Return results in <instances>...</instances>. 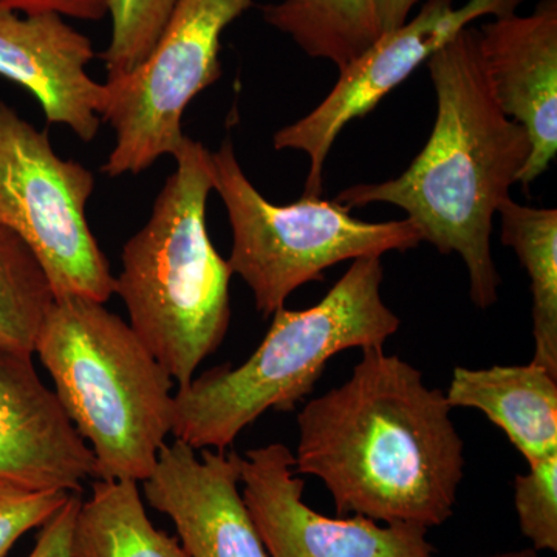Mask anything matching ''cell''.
I'll return each instance as SVG.
<instances>
[{"instance_id": "obj_1", "label": "cell", "mask_w": 557, "mask_h": 557, "mask_svg": "<svg viewBox=\"0 0 557 557\" xmlns=\"http://www.w3.org/2000/svg\"><path fill=\"white\" fill-rule=\"evenodd\" d=\"M450 410L405 359L362 348L350 379L300 410L296 474L321 480L338 516L443 525L465 475Z\"/></svg>"}, {"instance_id": "obj_2", "label": "cell", "mask_w": 557, "mask_h": 557, "mask_svg": "<svg viewBox=\"0 0 557 557\" xmlns=\"http://www.w3.org/2000/svg\"><path fill=\"white\" fill-rule=\"evenodd\" d=\"M437 119L424 149L399 177L344 189L348 209L391 203L443 255L458 252L471 299L486 310L497 302L498 276L491 234L531 153L527 131L498 108L480 51L478 28H463L429 58Z\"/></svg>"}, {"instance_id": "obj_3", "label": "cell", "mask_w": 557, "mask_h": 557, "mask_svg": "<svg viewBox=\"0 0 557 557\" xmlns=\"http://www.w3.org/2000/svg\"><path fill=\"white\" fill-rule=\"evenodd\" d=\"M146 225L126 242L113 295L178 387L196 375L230 327L228 260L209 239L211 152L185 137Z\"/></svg>"}, {"instance_id": "obj_4", "label": "cell", "mask_w": 557, "mask_h": 557, "mask_svg": "<svg viewBox=\"0 0 557 557\" xmlns=\"http://www.w3.org/2000/svg\"><path fill=\"white\" fill-rule=\"evenodd\" d=\"M383 278L381 258L364 256L317 306L277 310L244 364L220 366L178 387L175 438L196 450H226L270 409L293 410L309 397L335 355L383 347L401 325L381 296Z\"/></svg>"}, {"instance_id": "obj_5", "label": "cell", "mask_w": 557, "mask_h": 557, "mask_svg": "<svg viewBox=\"0 0 557 557\" xmlns=\"http://www.w3.org/2000/svg\"><path fill=\"white\" fill-rule=\"evenodd\" d=\"M97 480L143 483L174 428V380L119 314L97 300L54 299L36 339Z\"/></svg>"}, {"instance_id": "obj_6", "label": "cell", "mask_w": 557, "mask_h": 557, "mask_svg": "<svg viewBox=\"0 0 557 557\" xmlns=\"http://www.w3.org/2000/svg\"><path fill=\"white\" fill-rule=\"evenodd\" d=\"M211 177L233 230L231 271L244 278L265 318L336 263L405 252L423 242L408 219L364 222L335 200L302 196L292 205L271 203L245 175L230 138L211 152Z\"/></svg>"}, {"instance_id": "obj_7", "label": "cell", "mask_w": 557, "mask_h": 557, "mask_svg": "<svg viewBox=\"0 0 557 557\" xmlns=\"http://www.w3.org/2000/svg\"><path fill=\"white\" fill-rule=\"evenodd\" d=\"M94 188V172L58 156L47 132L0 101V225L30 248L54 298L113 296L115 276L86 218Z\"/></svg>"}, {"instance_id": "obj_8", "label": "cell", "mask_w": 557, "mask_h": 557, "mask_svg": "<svg viewBox=\"0 0 557 557\" xmlns=\"http://www.w3.org/2000/svg\"><path fill=\"white\" fill-rule=\"evenodd\" d=\"M251 7L252 0H180L148 58L129 75L106 81L101 121L115 132L106 175L141 174L174 156L189 102L222 76V33Z\"/></svg>"}, {"instance_id": "obj_9", "label": "cell", "mask_w": 557, "mask_h": 557, "mask_svg": "<svg viewBox=\"0 0 557 557\" xmlns=\"http://www.w3.org/2000/svg\"><path fill=\"white\" fill-rule=\"evenodd\" d=\"M522 0H426L420 13L397 30L384 33L361 57L341 70L325 100L296 123L274 134V148L306 152L310 171L304 196H322V172L333 143L351 120L375 109L387 94L405 83L423 62L482 16H508Z\"/></svg>"}, {"instance_id": "obj_10", "label": "cell", "mask_w": 557, "mask_h": 557, "mask_svg": "<svg viewBox=\"0 0 557 557\" xmlns=\"http://www.w3.org/2000/svg\"><path fill=\"white\" fill-rule=\"evenodd\" d=\"M240 485L270 557H437L426 528L319 515L304 502L306 483L282 443L240 457Z\"/></svg>"}, {"instance_id": "obj_11", "label": "cell", "mask_w": 557, "mask_h": 557, "mask_svg": "<svg viewBox=\"0 0 557 557\" xmlns=\"http://www.w3.org/2000/svg\"><path fill=\"white\" fill-rule=\"evenodd\" d=\"M146 500L168 516L189 557H270L240 491V456L190 448L175 438L143 482Z\"/></svg>"}, {"instance_id": "obj_12", "label": "cell", "mask_w": 557, "mask_h": 557, "mask_svg": "<svg viewBox=\"0 0 557 557\" xmlns=\"http://www.w3.org/2000/svg\"><path fill=\"white\" fill-rule=\"evenodd\" d=\"M32 358L0 348V480L81 493L87 479H97L94 453Z\"/></svg>"}, {"instance_id": "obj_13", "label": "cell", "mask_w": 557, "mask_h": 557, "mask_svg": "<svg viewBox=\"0 0 557 557\" xmlns=\"http://www.w3.org/2000/svg\"><path fill=\"white\" fill-rule=\"evenodd\" d=\"M479 42L498 108L530 137L519 177L527 189L557 152V0H541L530 16L512 13L483 24Z\"/></svg>"}, {"instance_id": "obj_14", "label": "cell", "mask_w": 557, "mask_h": 557, "mask_svg": "<svg viewBox=\"0 0 557 557\" xmlns=\"http://www.w3.org/2000/svg\"><path fill=\"white\" fill-rule=\"evenodd\" d=\"M95 58L86 35L61 14H24L0 3V76L30 91L50 124H62L83 141L97 137L104 84L91 79Z\"/></svg>"}, {"instance_id": "obj_15", "label": "cell", "mask_w": 557, "mask_h": 557, "mask_svg": "<svg viewBox=\"0 0 557 557\" xmlns=\"http://www.w3.org/2000/svg\"><path fill=\"white\" fill-rule=\"evenodd\" d=\"M445 395L450 408L485 413L528 465L557 454V376L536 362L456 368Z\"/></svg>"}, {"instance_id": "obj_16", "label": "cell", "mask_w": 557, "mask_h": 557, "mask_svg": "<svg viewBox=\"0 0 557 557\" xmlns=\"http://www.w3.org/2000/svg\"><path fill=\"white\" fill-rule=\"evenodd\" d=\"M73 557H189L177 539L153 525L138 483L97 480L81 502Z\"/></svg>"}, {"instance_id": "obj_17", "label": "cell", "mask_w": 557, "mask_h": 557, "mask_svg": "<svg viewBox=\"0 0 557 557\" xmlns=\"http://www.w3.org/2000/svg\"><path fill=\"white\" fill-rule=\"evenodd\" d=\"M262 14L309 57L332 61L339 72L381 36L376 0H284L262 7Z\"/></svg>"}, {"instance_id": "obj_18", "label": "cell", "mask_w": 557, "mask_h": 557, "mask_svg": "<svg viewBox=\"0 0 557 557\" xmlns=\"http://www.w3.org/2000/svg\"><path fill=\"white\" fill-rule=\"evenodd\" d=\"M500 240L525 267L533 293V362L557 376V211L523 207L509 197L498 208Z\"/></svg>"}, {"instance_id": "obj_19", "label": "cell", "mask_w": 557, "mask_h": 557, "mask_svg": "<svg viewBox=\"0 0 557 557\" xmlns=\"http://www.w3.org/2000/svg\"><path fill=\"white\" fill-rule=\"evenodd\" d=\"M54 299L46 271L30 248L0 225V348L35 355Z\"/></svg>"}, {"instance_id": "obj_20", "label": "cell", "mask_w": 557, "mask_h": 557, "mask_svg": "<svg viewBox=\"0 0 557 557\" xmlns=\"http://www.w3.org/2000/svg\"><path fill=\"white\" fill-rule=\"evenodd\" d=\"M180 0H109L112 35L101 54L108 79L129 75L148 58Z\"/></svg>"}, {"instance_id": "obj_21", "label": "cell", "mask_w": 557, "mask_h": 557, "mask_svg": "<svg viewBox=\"0 0 557 557\" xmlns=\"http://www.w3.org/2000/svg\"><path fill=\"white\" fill-rule=\"evenodd\" d=\"M515 479V507L523 536L536 552H557V454L528 465Z\"/></svg>"}, {"instance_id": "obj_22", "label": "cell", "mask_w": 557, "mask_h": 557, "mask_svg": "<svg viewBox=\"0 0 557 557\" xmlns=\"http://www.w3.org/2000/svg\"><path fill=\"white\" fill-rule=\"evenodd\" d=\"M72 493L38 491L0 480V557L9 555L25 533L40 528Z\"/></svg>"}, {"instance_id": "obj_23", "label": "cell", "mask_w": 557, "mask_h": 557, "mask_svg": "<svg viewBox=\"0 0 557 557\" xmlns=\"http://www.w3.org/2000/svg\"><path fill=\"white\" fill-rule=\"evenodd\" d=\"M79 493H72L57 512L42 527L35 548L28 557H73V533L81 507Z\"/></svg>"}, {"instance_id": "obj_24", "label": "cell", "mask_w": 557, "mask_h": 557, "mask_svg": "<svg viewBox=\"0 0 557 557\" xmlns=\"http://www.w3.org/2000/svg\"><path fill=\"white\" fill-rule=\"evenodd\" d=\"M22 14L57 13L81 21H101L109 14V0H0Z\"/></svg>"}, {"instance_id": "obj_25", "label": "cell", "mask_w": 557, "mask_h": 557, "mask_svg": "<svg viewBox=\"0 0 557 557\" xmlns=\"http://www.w3.org/2000/svg\"><path fill=\"white\" fill-rule=\"evenodd\" d=\"M417 3L418 0H376L381 35L403 27Z\"/></svg>"}, {"instance_id": "obj_26", "label": "cell", "mask_w": 557, "mask_h": 557, "mask_svg": "<svg viewBox=\"0 0 557 557\" xmlns=\"http://www.w3.org/2000/svg\"><path fill=\"white\" fill-rule=\"evenodd\" d=\"M485 557H539L536 549L525 548L518 549V552L500 553V555L485 556Z\"/></svg>"}]
</instances>
